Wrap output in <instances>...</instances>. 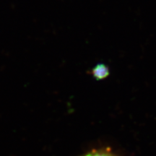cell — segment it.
I'll list each match as a JSON object with an SVG mask.
<instances>
[{
    "label": "cell",
    "instance_id": "1",
    "mask_svg": "<svg viewBox=\"0 0 156 156\" xmlns=\"http://www.w3.org/2000/svg\"><path fill=\"white\" fill-rule=\"evenodd\" d=\"M91 73L95 80H101L108 77L110 74V70L106 64L98 63L91 69Z\"/></svg>",
    "mask_w": 156,
    "mask_h": 156
},
{
    "label": "cell",
    "instance_id": "2",
    "mask_svg": "<svg viewBox=\"0 0 156 156\" xmlns=\"http://www.w3.org/2000/svg\"><path fill=\"white\" fill-rule=\"evenodd\" d=\"M85 156H112L110 154L105 153V152H91L88 154H87Z\"/></svg>",
    "mask_w": 156,
    "mask_h": 156
}]
</instances>
